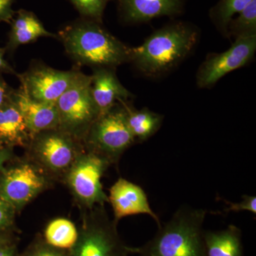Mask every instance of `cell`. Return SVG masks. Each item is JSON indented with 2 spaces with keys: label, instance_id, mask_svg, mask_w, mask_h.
Instances as JSON below:
<instances>
[{
  "label": "cell",
  "instance_id": "obj_1",
  "mask_svg": "<svg viewBox=\"0 0 256 256\" xmlns=\"http://www.w3.org/2000/svg\"><path fill=\"white\" fill-rule=\"evenodd\" d=\"M56 38L78 66L116 69L130 63L132 48L107 31L102 24L80 18L64 26Z\"/></svg>",
  "mask_w": 256,
  "mask_h": 256
},
{
  "label": "cell",
  "instance_id": "obj_2",
  "mask_svg": "<svg viewBox=\"0 0 256 256\" xmlns=\"http://www.w3.org/2000/svg\"><path fill=\"white\" fill-rule=\"evenodd\" d=\"M198 40L194 26L174 22L156 30L140 46L132 48L130 63L143 75L161 76L191 54Z\"/></svg>",
  "mask_w": 256,
  "mask_h": 256
},
{
  "label": "cell",
  "instance_id": "obj_3",
  "mask_svg": "<svg viewBox=\"0 0 256 256\" xmlns=\"http://www.w3.org/2000/svg\"><path fill=\"white\" fill-rule=\"evenodd\" d=\"M207 212L188 206L178 208L171 220L158 228L152 239L134 248L141 256H206L203 224Z\"/></svg>",
  "mask_w": 256,
  "mask_h": 256
},
{
  "label": "cell",
  "instance_id": "obj_4",
  "mask_svg": "<svg viewBox=\"0 0 256 256\" xmlns=\"http://www.w3.org/2000/svg\"><path fill=\"white\" fill-rule=\"evenodd\" d=\"M78 238L68 250V256H128L134 248L120 238L117 223L110 220L104 206L82 210Z\"/></svg>",
  "mask_w": 256,
  "mask_h": 256
},
{
  "label": "cell",
  "instance_id": "obj_5",
  "mask_svg": "<svg viewBox=\"0 0 256 256\" xmlns=\"http://www.w3.org/2000/svg\"><path fill=\"white\" fill-rule=\"evenodd\" d=\"M136 142L127 122L124 106L118 102L101 114L89 129L82 141L86 149L116 164L128 148Z\"/></svg>",
  "mask_w": 256,
  "mask_h": 256
},
{
  "label": "cell",
  "instance_id": "obj_6",
  "mask_svg": "<svg viewBox=\"0 0 256 256\" xmlns=\"http://www.w3.org/2000/svg\"><path fill=\"white\" fill-rule=\"evenodd\" d=\"M110 165L106 158L84 148L64 175V182L82 210L109 202L101 178Z\"/></svg>",
  "mask_w": 256,
  "mask_h": 256
},
{
  "label": "cell",
  "instance_id": "obj_7",
  "mask_svg": "<svg viewBox=\"0 0 256 256\" xmlns=\"http://www.w3.org/2000/svg\"><path fill=\"white\" fill-rule=\"evenodd\" d=\"M90 76L84 73L56 102L58 128L82 143L94 122L100 116L90 90Z\"/></svg>",
  "mask_w": 256,
  "mask_h": 256
},
{
  "label": "cell",
  "instance_id": "obj_8",
  "mask_svg": "<svg viewBox=\"0 0 256 256\" xmlns=\"http://www.w3.org/2000/svg\"><path fill=\"white\" fill-rule=\"evenodd\" d=\"M84 148L82 143L57 128L32 136L26 149L28 158L52 178H64Z\"/></svg>",
  "mask_w": 256,
  "mask_h": 256
},
{
  "label": "cell",
  "instance_id": "obj_9",
  "mask_svg": "<svg viewBox=\"0 0 256 256\" xmlns=\"http://www.w3.org/2000/svg\"><path fill=\"white\" fill-rule=\"evenodd\" d=\"M52 184V178L28 156L0 172V197L20 212Z\"/></svg>",
  "mask_w": 256,
  "mask_h": 256
},
{
  "label": "cell",
  "instance_id": "obj_10",
  "mask_svg": "<svg viewBox=\"0 0 256 256\" xmlns=\"http://www.w3.org/2000/svg\"><path fill=\"white\" fill-rule=\"evenodd\" d=\"M82 73L78 69L57 70L36 62L18 76L21 84L20 89L28 97L40 102L55 104Z\"/></svg>",
  "mask_w": 256,
  "mask_h": 256
},
{
  "label": "cell",
  "instance_id": "obj_11",
  "mask_svg": "<svg viewBox=\"0 0 256 256\" xmlns=\"http://www.w3.org/2000/svg\"><path fill=\"white\" fill-rule=\"evenodd\" d=\"M256 50V36L236 38L228 50L207 55L196 72L197 86L213 87L227 74L246 66L254 58Z\"/></svg>",
  "mask_w": 256,
  "mask_h": 256
},
{
  "label": "cell",
  "instance_id": "obj_12",
  "mask_svg": "<svg viewBox=\"0 0 256 256\" xmlns=\"http://www.w3.org/2000/svg\"><path fill=\"white\" fill-rule=\"evenodd\" d=\"M108 201L114 214V220H118L129 216L148 214L158 224L161 223L158 214L152 210L146 192L139 185L124 178H119L109 190Z\"/></svg>",
  "mask_w": 256,
  "mask_h": 256
},
{
  "label": "cell",
  "instance_id": "obj_13",
  "mask_svg": "<svg viewBox=\"0 0 256 256\" xmlns=\"http://www.w3.org/2000/svg\"><path fill=\"white\" fill-rule=\"evenodd\" d=\"M121 16L128 23H144L161 16L181 14L185 0H117Z\"/></svg>",
  "mask_w": 256,
  "mask_h": 256
},
{
  "label": "cell",
  "instance_id": "obj_14",
  "mask_svg": "<svg viewBox=\"0 0 256 256\" xmlns=\"http://www.w3.org/2000/svg\"><path fill=\"white\" fill-rule=\"evenodd\" d=\"M11 99L21 112L32 137L42 131L58 128L60 119L55 104L34 100L20 88L13 92Z\"/></svg>",
  "mask_w": 256,
  "mask_h": 256
},
{
  "label": "cell",
  "instance_id": "obj_15",
  "mask_svg": "<svg viewBox=\"0 0 256 256\" xmlns=\"http://www.w3.org/2000/svg\"><path fill=\"white\" fill-rule=\"evenodd\" d=\"M116 69H92L90 90L100 116L110 110L120 101H128L132 95L120 82Z\"/></svg>",
  "mask_w": 256,
  "mask_h": 256
},
{
  "label": "cell",
  "instance_id": "obj_16",
  "mask_svg": "<svg viewBox=\"0 0 256 256\" xmlns=\"http://www.w3.org/2000/svg\"><path fill=\"white\" fill-rule=\"evenodd\" d=\"M32 134L11 98L0 108V146L28 148Z\"/></svg>",
  "mask_w": 256,
  "mask_h": 256
},
{
  "label": "cell",
  "instance_id": "obj_17",
  "mask_svg": "<svg viewBox=\"0 0 256 256\" xmlns=\"http://www.w3.org/2000/svg\"><path fill=\"white\" fill-rule=\"evenodd\" d=\"M14 16L10 34L9 46L12 50L36 41L41 37L56 38V35L46 30L32 12L20 10Z\"/></svg>",
  "mask_w": 256,
  "mask_h": 256
},
{
  "label": "cell",
  "instance_id": "obj_18",
  "mask_svg": "<svg viewBox=\"0 0 256 256\" xmlns=\"http://www.w3.org/2000/svg\"><path fill=\"white\" fill-rule=\"evenodd\" d=\"M206 256H244L242 230L229 225L222 230H204Z\"/></svg>",
  "mask_w": 256,
  "mask_h": 256
},
{
  "label": "cell",
  "instance_id": "obj_19",
  "mask_svg": "<svg viewBox=\"0 0 256 256\" xmlns=\"http://www.w3.org/2000/svg\"><path fill=\"white\" fill-rule=\"evenodd\" d=\"M124 106L127 122L136 142H142L152 137L161 128L164 117L146 108L136 110L128 101H120Z\"/></svg>",
  "mask_w": 256,
  "mask_h": 256
},
{
  "label": "cell",
  "instance_id": "obj_20",
  "mask_svg": "<svg viewBox=\"0 0 256 256\" xmlns=\"http://www.w3.org/2000/svg\"><path fill=\"white\" fill-rule=\"evenodd\" d=\"M78 230L72 220L64 218L52 220L44 230V240L52 246L68 250L78 238Z\"/></svg>",
  "mask_w": 256,
  "mask_h": 256
},
{
  "label": "cell",
  "instance_id": "obj_21",
  "mask_svg": "<svg viewBox=\"0 0 256 256\" xmlns=\"http://www.w3.org/2000/svg\"><path fill=\"white\" fill-rule=\"evenodd\" d=\"M256 36V0L229 22L226 38H247Z\"/></svg>",
  "mask_w": 256,
  "mask_h": 256
},
{
  "label": "cell",
  "instance_id": "obj_22",
  "mask_svg": "<svg viewBox=\"0 0 256 256\" xmlns=\"http://www.w3.org/2000/svg\"><path fill=\"white\" fill-rule=\"evenodd\" d=\"M254 0H220L210 11V18L216 28L226 37L227 26L235 15L245 9Z\"/></svg>",
  "mask_w": 256,
  "mask_h": 256
},
{
  "label": "cell",
  "instance_id": "obj_23",
  "mask_svg": "<svg viewBox=\"0 0 256 256\" xmlns=\"http://www.w3.org/2000/svg\"><path fill=\"white\" fill-rule=\"evenodd\" d=\"M82 18L102 23V16L110 0H69Z\"/></svg>",
  "mask_w": 256,
  "mask_h": 256
},
{
  "label": "cell",
  "instance_id": "obj_24",
  "mask_svg": "<svg viewBox=\"0 0 256 256\" xmlns=\"http://www.w3.org/2000/svg\"><path fill=\"white\" fill-rule=\"evenodd\" d=\"M22 256H68V250L52 246L40 239L32 242Z\"/></svg>",
  "mask_w": 256,
  "mask_h": 256
},
{
  "label": "cell",
  "instance_id": "obj_25",
  "mask_svg": "<svg viewBox=\"0 0 256 256\" xmlns=\"http://www.w3.org/2000/svg\"><path fill=\"white\" fill-rule=\"evenodd\" d=\"M16 213L14 207L0 197V230L12 228Z\"/></svg>",
  "mask_w": 256,
  "mask_h": 256
},
{
  "label": "cell",
  "instance_id": "obj_26",
  "mask_svg": "<svg viewBox=\"0 0 256 256\" xmlns=\"http://www.w3.org/2000/svg\"><path fill=\"white\" fill-rule=\"evenodd\" d=\"M226 202L228 207L224 210L225 212H242L246 210L250 213L256 214V197L244 195L242 200L238 203H233V202L224 201Z\"/></svg>",
  "mask_w": 256,
  "mask_h": 256
},
{
  "label": "cell",
  "instance_id": "obj_27",
  "mask_svg": "<svg viewBox=\"0 0 256 256\" xmlns=\"http://www.w3.org/2000/svg\"><path fill=\"white\" fill-rule=\"evenodd\" d=\"M14 0H0V22H10L14 18L15 13L12 9Z\"/></svg>",
  "mask_w": 256,
  "mask_h": 256
},
{
  "label": "cell",
  "instance_id": "obj_28",
  "mask_svg": "<svg viewBox=\"0 0 256 256\" xmlns=\"http://www.w3.org/2000/svg\"><path fill=\"white\" fill-rule=\"evenodd\" d=\"M13 156V151L11 148L0 146V172L4 168L6 162L11 160Z\"/></svg>",
  "mask_w": 256,
  "mask_h": 256
},
{
  "label": "cell",
  "instance_id": "obj_29",
  "mask_svg": "<svg viewBox=\"0 0 256 256\" xmlns=\"http://www.w3.org/2000/svg\"><path fill=\"white\" fill-rule=\"evenodd\" d=\"M13 92H10L6 84L0 79V108L10 100Z\"/></svg>",
  "mask_w": 256,
  "mask_h": 256
},
{
  "label": "cell",
  "instance_id": "obj_30",
  "mask_svg": "<svg viewBox=\"0 0 256 256\" xmlns=\"http://www.w3.org/2000/svg\"><path fill=\"white\" fill-rule=\"evenodd\" d=\"M13 244L12 238L8 230H0V249Z\"/></svg>",
  "mask_w": 256,
  "mask_h": 256
},
{
  "label": "cell",
  "instance_id": "obj_31",
  "mask_svg": "<svg viewBox=\"0 0 256 256\" xmlns=\"http://www.w3.org/2000/svg\"><path fill=\"white\" fill-rule=\"evenodd\" d=\"M0 256H18L16 246L12 244L0 249Z\"/></svg>",
  "mask_w": 256,
  "mask_h": 256
},
{
  "label": "cell",
  "instance_id": "obj_32",
  "mask_svg": "<svg viewBox=\"0 0 256 256\" xmlns=\"http://www.w3.org/2000/svg\"><path fill=\"white\" fill-rule=\"evenodd\" d=\"M3 69H6V70H10V72L14 73V70L10 68L8 64L6 63V62H5L4 58H3L2 52L0 50V70H3Z\"/></svg>",
  "mask_w": 256,
  "mask_h": 256
}]
</instances>
